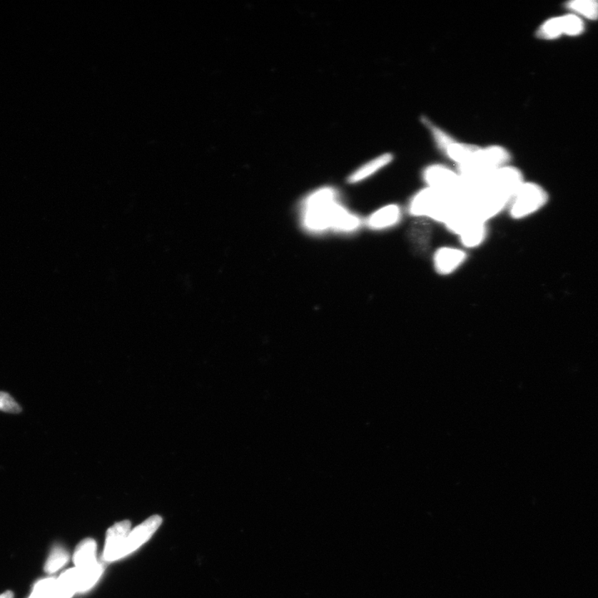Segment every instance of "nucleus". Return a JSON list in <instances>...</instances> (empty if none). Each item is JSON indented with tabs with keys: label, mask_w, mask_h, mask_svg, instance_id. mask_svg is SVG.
Wrapping results in <instances>:
<instances>
[{
	"label": "nucleus",
	"mask_w": 598,
	"mask_h": 598,
	"mask_svg": "<svg viewBox=\"0 0 598 598\" xmlns=\"http://www.w3.org/2000/svg\"><path fill=\"white\" fill-rule=\"evenodd\" d=\"M468 258L462 247L442 246L433 253L432 265L439 275L449 276L459 270Z\"/></svg>",
	"instance_id": "obj_6"
},
{
	"label": "nucleus",
	"mask_w": 598,
	"mask_h": 598,
	"mask_svg": "<svg viewBox=\"0 0 598 598\" xmlns=\"http://www.w3.org/2000/svg\"><path fill=\"white\" fill-rule=\"evenodd\" d=\"M78 592L77 567L63 572L56 581L55 598H71Z\"/></svg>",
	"instance_id": "obj_14"
},
{
	"label": "nucleus",
	"mask_w": 598,
	"mask_h": 598,
	"mask_svg": "<svg viewBox=\"0 0 598 598\" xmlns=\"http://www.w3.org/2000/svg\"><path fill=\"white\" fill-rule=\"evenodd\" d=\"M572 12L591 20L598 19V1L597 0H575L566 4Z\"/></svg>",
	"instance_id": "obj_16"
},
{
	"label": "nucleus",
	"mask_w": 598,
	"mask_h": 598,
	"mask_svg": "<svg viewBox=\"0 0 598 598\" xmlns=\"http://www.w3.org/2000/svg\"><path fill=\"white\" fill-rule=\"evenodd\" d=\"M458 197L425 187L410 198L407 212L410 216L445 225L460 205Z\"/></svg>",
	"instance_id": "obj_2"
},
{
	"label": "nucleus",
	"mask_w": 598,
	"mask_h": 598,
	"mask_svg": "<svg viewBox=\"0 0 598 598\" xmlns=\"http://www.w3.org/2000/svg\"><path fill=\"white\" fill-rule=\"evenodd\" d=\"M56 581L54 577L39 580L29 598H55Z\"/></svg>",
	"instance_id": "obj_19"
},
{
	"label": "nucleus",
	"mask_w": 598,
	"mask_h": 598,
	"mask_svg": "<svg viewBox=\"0 0 598 598\" xmlns=\"http://www.w3.org/2000/svg\"><path fill=\"white\" fill-rule=\"evenodd\" d=\"M429 126L430 131H432L434 138L435 141H437V143L440 149L444 151L454 141L451 136H450L447 133H445L442 130L437 128V126L432 124H429Z\"/></svg>",
	"instance_id": "obj_22"
},
{
	"label": "nucleus",
	"mask_w": 598,
	"mask_h": 598,
	"mask_svg": "<svg viewBox=\"0 0 598 598\" xmlns=\"http://www.w3.org/2000/svg\"><path fill=\"white\" fill-rule=\"evenodd\" d=\"M131 522L124 520L116 523L106 533L103 559L113 562L126 557L125 545L131 532Z\"/></svg>",
	"instance_id": "obj_7"
},
{
	"label": "nucleus",
	"mask_w": 598,
	"mask_h": 598,
	"mask_svg": "<svg viewBox=\"0 0 598 598\" xmlns=\"http://www.w3.org/2000/svg\"><path fill=\"white\" fill-rule=\"evenodd\" d=\"M0 412L19 414L22 412V407L11 395L8 392H0Z\"/></svg>",
	"instance_id": "obj_21"
},
{
	"label": "nucleus",
	"mask_w": 598,
	"mask_h": 598,
	"mask_svg": "<svg viewBox=\"0 0 598 598\" xmlns=\"http://www.w3.org/2000/svg\"><path fill=\"white\" fill-rule=\"evenodd\" d=\"M69 559V555L68 552L62 548V547H54L52 552H51L46 564H45L44 570L48 574H54V572L62 569L67 564Z\"/></svg>",
	"instance_id": "obj_17"
},
{
	"label": "nucleus",
	"mask_w": 598,
	"mask_h": 598,
	"mask_svg": "<svg viewBox=\"0 0 598 598\" xmlns=\"http://www.w3.org/2000/svg\"><path fill=\"white\" fill-rule=\"evenodd\" d=\"M564 35L561 17L552 18L546 21L539 29L537 36L539 39L552 40Z\"/></svg>",
	"instance_id": "obj_18"
},
{
	"label": "nucleus",
	"mask_w": 598,
	"mask_h": 598,
	"mask_svg": "<svg viewBox=\"0 0 598 598\" xmlns=\"http://www.w3.org/2000/svg\"><path fill=\"white\" fill-rule=\"evenodd\" d=\"M344 209L338 202V192L324 187L309 195L303 204L302 221L306 230L323 232L332 229Z\"/></svg>",
	"instance_id": "obj_1"
},
{
	"label": "nucleus",
	"mask_w": 598,
	"mask_h": 598,
	"mask_svg": "<svg viewBox=\"0 0 598 598\" xmlns=\"http://www.w3.org/2000/svg\"><path fill=\"white\" fill-rule=\"evenodd\" d=\"M423 180L428 188L442 193L460 196L463 191V183L457 172L442 165H432L427 167L422 173Z\"/></svg>",
	"instance_id": "obj_4"
},
{
	"label": "nucleus",
	"mask_w": 598,
	"mask_h": 598,
	"mask_svg": "<svg viewBox=\"0 0 598 598\" xmlns=\"http://www.w3.org/2000/svg\"><path fill=\"white\" fill-rule=\"evenodd\" d=\"M0 598H14V594L10 591L5 592L4 594L0 595Z\"/></svg>",
	"instance_id": "obj_23"
},
{
	"label": "nucleus",
	"mask_w": 598,
	"mask_h": 598,
	"mask_svg": "<svg viewBox=\"0 0 598 598\" xmlns=\"http://www.w3.org/2000/svg\"><path fill=\"white\" fill-rule=\"evenodd\" d=\"M489 235L487 223L470 220L457 235L464 250H473L482 245Z\"/></svg>",
	"instance_id": "obj_10"
},
{
	"label": "nucleus",
	"mask_w": 598,
	"mask_h": 598,
	"mask_svg": "<svg viewBox=\"0 0 598 598\" xmlns=\"http://www.w3.org/2000/svg\"><path fill=\"white\" fill-rule=\"evenodd\" d=\"M524 182L523 174L518 168L505 166L491 172L484 188L510 201Z\"/></svg>",
	"instance_id": "obj_5"
},
{
	"label": "nucleus",
	"mask_w": 598,
	"mask_h": 598,
	"mask_svg": "<svg viewBox=\"0 0 598 598\" xmlns=\"http://www.w3.org/2000/svg\"><path fill=\"white\" fill-rule=\"evenodd\" d=\"M564 34L577 36L584 31V23L576 14H567L561 17Z\"/></svg>",
	"instance_id": "obj_20"
},
{
	"label": "nucleus",
	"mask_w": 598,
	"mask_h": 598,
	"mask_svg": "<svg viewBox=\"0 0 598 598\" xmlns=\"http://www.w3.org/2000/svg\"><path fill=\"white\" fill-rule=\"evenodd\" d=\"M480 150L481 148L477 146L456 143L454 140L444 151L450 160L460 167L472 163Z\"/></svg>",
	"instance_id": "obj_11"
},
{
	"label": "nucleus",
	"mask_w": 598,
	"mask_h": 598,
	"mask_svg": "<svg viewBox=\"0 0 598 598\" xmlns=\"http://www.w3.org/2000/svg\"><path fill=\"white\" fill-rule=\"evenodd\" d=\"M393 160L392 154H383L377 157V158L369 161L368 163L360 167L356 171L350 176L348 181L350 183H357V182L362 181L368 177L376 173L378 171L383 168V167L391 163Z\"/></svg>",
	"instance_id": "obj_13"
},
{
	"label": "nucleus",
	"mask_w": 598,
	"mask_h": 598,
	"mask_svg": "<svg viewBox=\"0 0 598 598\" xmlns=\"http://www.w3.org/2000/svg\"><path fill=\"white\" fill-rule=\"evenodd\" d=\"M548 201V193L543 187L524 181L512 196L506 211L512 220H524L541 210Z\"/></svg>",
	"instance_id": "obj_3"
},
{
	"label": "nucleus",
	"mask_w": 598,
	"mask_h": 598,
	"mask_svg": "<svg viewBox=\"0 0 598 598\" xmlns=\"http://www.w3.org/2000/svg\"><path fill=\"white\" fill-rule=\"evenodd\" d=\"M78 569V592H87L95 585L103 572V567L98 561Z\"/></svg>",
	"instance_id": "obj_12"
},
{
	"label": "nucleus",
	"mask_w": 598,
	"mask_h": 598,
	"mask_svg": "<svg viewBox=\"0 0 598 598\" xmlns=\"http://www.w3.org/2000/svg\"><path fill=\"white\" fill-rule=\"evenodd\" d=\"M161 523V517L159 515L151 516L143 524L131 531L126 541V556L138 549L141 545L146 543L151 538V536L156 533V531L159 529Z\"/></svg>",
	"instance_id": "obj_9"
},
{
	"label": "nucleus",
	"mask_w": 598,
	"mask_h": 598,
	"mask_svg": "<svg viewBox=\"0 0 598 598\" xmlns=\"http://www.w3.org/2000/svg\"><path fill=\"white\" fill-rule=\"evenodd\" d=\"M96 552H97V544L93 539H87L81 542L74 555L76 567H83L97 561Z\"/></svg>",
	"instance_id": "obj_15"
},
{
	"label": "nucleus",
	"mask_w": 598,
	"mask_h": 598,
	"mask_svg": "<svg viewBox=\"0 0 598 598\" xmlns=\"http://www.w3.org/2000/svg\"><path fill=\"white\" fill-rule=\"evenodd\" d=\"M403 216L402 207L397 204H390L373 213L367 221L369 229L373 230H384L391 229L400 224Z\"/></svg>",
	"instance_id": "obj_8"
}]
</instances>
